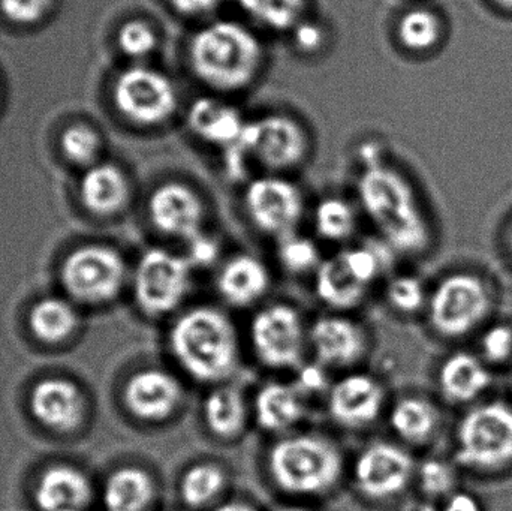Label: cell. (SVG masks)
Segmentation results:
<instances>
[{"mask_svg":"<svg viewBox=\"0 0 512 511\" xmlns=\"http://www.w3.org/2000/svg\"><path fill=\"white\" fill-rule=\"evenodd\" d=\"M363 170L357 179V197L385 245L403 257H421L435 242L432 224L411 182L385 164L381 149L364 144Z\"/></svg>","mask_w":512,"mask_h":511,"instance_id":"cell-1","label":"cell"},{"mask_svg":"<svg viewBox=\"0 0 512 511\" xmlns=\"http://www.w3.org/2000/svg\"><path fill=\"white\" fill-rule=\"evenodd\" d=\"M168 350L183 374L201 384L227 383L240 365V339L231 318L200 305L177 315L168 329Z\"/></svg>","mask_w":512,"mask_h":511,"instance_id":"cell-2","label":"cell"},{"mask_svg":"<svg viewBox=\"0 0 512 511\" xmlns=\"http://www.w3.org/2000/svg\"><path fill=\"white\" fill-rule=\"evenodd\" d=\"M264 62V47L245 24L215 20L189 39L192 74L216 92H239L254 83Z\"/></svg>","mask_w":512,"mask_h":511,"instance_id":"cell-3","label":"cell"},{"mask_svg":"<svg viewBox=\"0 0 512 511\" xmlns=\"http://www.w3.org/2000/svg\"><path fill=\"white\" fill-rule=\"evenodd\" d=\"M271 483L291 497L330 494L345 473L342 450L330 438L313 432H291L277 438L265 456Z\"/></svg>","mask_w":512,"mask_h":511,"instance_id":"cell-4","label":"cell"},{"mask_svg":"<svg viewBox=\"0 0 512 511\" xmlns=\"http://www.w3.org/2000/svg\"><path fill=\"white\" fill-rule=\"evenodd\" d=\"M454 462L483 476L512 470L511 402L484 399L466 408L454 432Z\"/></svg>","mask_w":512,"mask_h":511,"instance_id":"cell-5","label":"cell"},{"mask_svg":"<svg viewBox=\"0 0 512 511\" xmlns=\"http://www.w3.org/2000/svg\"><path fill=\"white\" fill-rule=\"evenodd\" d=\"M495 308L492 287L480 273L456 270L430 290L426 315L439 338L460 341L481 332Z\"/></svg>","mask_w":512,"mask_h":511,"instance_id":"cell-6","label":"cell"},{"mask_svg":"<svg viewBox=\"0 0 512 511\" xmlns=\"http://www.w3.org/2000/svg\"><path fill=\"white\" fill-rule=\"evenodd\" d=\"M192 269L186 255L165 248L144 251L132 273V296L138 311L152 320L176 314L191 291Z\"/></svg>","mask_w":512,"mask_h":511,"instance_id":"cell-7","label":"cell"},{"mask_svg":"<svg viewBox=\"0 0 512 511\" xmlns=\"http://www.w3.org/2000/svg\"><path fill=\"white\" fill-rule=\"evenodd\" d=\"M249 342L255 359L273 371H297L309 350V326L289 303H271L252 317Z\"/></svg>","mask_w":512,"mask_h":511,"instance_id":"cell-8","label":"cell"},{"mask_svg":"<svg viewBox=\"0 0 512 511\" xmlns=\"http://www.w3.org/2000/svg\"><path fill=\"white\" fill-rule=\"evenodd\" d=\"M233 146L245 155L251 167L258 165L270 174H279L303 164L309 153V137L294 117L267 114L248 120Z\"/></svg>","mask_w":512,"mask_h":511,"instance_id":"cell-9","label":"cell"},{"mask_svg":"<svg viewBox=\"0 0 512 511\" xmlns=\"http://www.w3.org/2000/svg\"><path fill=\"white\" fill-rule=\"evenodd\" d=\"M117 111L138 126L164 125L179 108L176 84L165 72L134 65L120 72L113 87Z\"/></svg>","mask_w":512,"mask_h":511,"instance_id":"cell-10","label":"cell"},{"mask_svg":"<svg viewBox=\"0 0 512 511\" xmlns=\"http://www.w3.org/2000/svg\"><path fill=\"white\" fill-rule=\"evenodd\" d=\"M126 281V261L108 246H84L72 252L63 263V285L69 296L81 303L113 302L122 293Z\"/></svg>","mask_w":512,"mask_h":511,"instance_id":"cell-11","label":"cell"},{"mask_svg":"<svg viewBox=\"0 0 512 511\" xmlns=\"http://www.w3.org/2000/svg\"><path fill=\"white\" fill-rule=\"evenodd\" d=\"M243 206L256 230L276 240L297 233L304 215L303 192L279 174L268 173L249 180Z\"/></svg>","mask_w":512,"mask_h":511,"instance_id":"cell-12","label":"cell"},{"mask_svg":"<svg viewBox=\"0 0 512 511\" xmlns=\"http://www.w3.org/2000/svg\"><path fill=\"white\" fill-rule=\"evenodd\" d=\"M417 468L405 447L390 441H375L355 458L352 480L367 500L387 501L399 497L409 488L417 477Z\"/></svg>","mask_w":512,"mask_h":511,"instance_id":"cell-13","label":"cell"},{"mask_svg":"<svg viewBox=\"0 0 512 511\" xmlns=\"http://www.w3.org/2000/svg\"><path fill=\"white\" fill-rule=\"evenodd\" d=\"M147 216L153 230L162 236L188 243L204 233L207 209L192 186L164 182L150 194Z\"/></svg>","mask_w":512,"mask_h":511,"instance_id":"cell-14","label":"cell"},{"mask_svg":"<svg viewBox=\"0 0 512 511\" xmlns=\"http://www.w3.org/2000/svg\"><path fill=\"white\" fill-rule=\"evenodd\" d=\"M185 387L173 372L164 368H144L134 372L123 389L126 410L149 425L170 422L182 410Z\"/></svg>","mask_w":512,"mask_h":511,"instance_id":"cell-15","label":"cell"},{"mask_svg":"<svg viewBox=\"0 0 512 511\" xmlns=\"http://www.w3.org/2000/svg\"><path fill=\"white\" fill-rule=\"evenodd\" d=\"M387 404L384 384L370 374L343 375L328 390L327 410L340 428L360 431L382 416Z\"/></svg>","mask_w":512,"mask_h":511,"instance_id":"cell-16","label":"cell"},{"mask_svg":"<svg viewBox=\"0 0 512 511\" xmlns=\"http://www.w3.org/2000/svg\"><path fill=\"white\" fill-rule=\"evenodd\" d=\"M370 339L358 321L331 314L309 326V350L322 368L349 369L369 353Z\"/></svg>","mask_w":512,"mask_h":511,"instance_id":"cell-17","label":"cell"},{"mask_svg":"<svg viewBox=\"0 0 512 511\" xmlns=\"http://www.w3.org/2000/svg\"><path fill=\"white\" fill-rule=\"evenodd\" d=\"M436 384L448 404L468 408L484 401L493 386V372L480 354L454 351L439 363Z\"/></svg>","mask_w":512,"mask_h":511,"instance_id":"cell-18","label":"cell"},{"mask_svg":"<svg viewBox=\"0 0 512 511\" xmlns=\"http://www.w3.org/2000/svg\"><path fill=\"white\" fill-rule=\"evenodd\" d=\"M307 414L306 396L294 383L267 381L256 390L252 419L267 434L295 432Z\"/></svg>","mask_w":512,"mask_h":511,"instance_id":"cell-19","label":"cell"},{"mask_svg":"<svg viewBox=\"0 0 512 511\" xmlns=\"http://www.w3.org/2000/svg\"><path fill=\"white\" fill-rule=\"evenodd\" d=\"M271 275L268 267L251 254H237L219 267L216 290L233 308H249L264 299L270 290Z\"/></svg>","mask_w":512,"mask_h":511,"instance_id":"cell-20","label":"cell"},{"mask_svg":"<svg viewBox=\"0 0 512 511\" xmlns=\"http://www.w3.org/2000/svg\"><path fill=\"white\" fill-rule=\"evenodd\" d=\"M84 410L86 404L83 395L69 381H41L30 396L33 417L51 431H74L83 422Z\"/></svg>","mask_w":512,"mask_h":511,"instance_id":"cell-21","label":"cell"},{"mask_svg":"<svg viewBox=\"0 0 512 511\" xmlns=\"http://www.w3.org/2000/svg\"><path fill=\"white\" fill-rule=\"evenodd\" d=\"M246 122L234 105L212 96L195 99L186 116L188 128L198 140L221 150L237 143Z\"/></svg>","mask_w":512,"mask_h":511,"instance_id":"cell-22","label":"cell"},{"mask_svg":"<svg viewBox=\"0 0 512 511\" xmlns=\"http://www.w3.org/2000/svg\"><path fill=\"white\" fill-rule=\"evenodd\" d=\"M252 419V404L245 393L230 383L218 384L203 402V420L216 440L233 443L245 435Z\"/></svg>","mask_w":512,"mask_h":511,"instance_id":"cell-23","label":"cell"},{"mask_svg":"<svg viewBox=\"0 0 512 511\" xmlns=\"http://www.w3.org/2000/svg\"><path fill=\"white\" fill-rule=\"evenodd\" d=\"M444 416L433 399L405 395L391 405L388 423L391 431L406 446H429L442 428Z\"/></svg>","mask_w":512,"mask_h":511,"instance_id":"cell-24","label":"cell"},{"mask_svg":"<svg viewBox=\"0 0 512 511\" xmlns=\"http://www.w3.org/2000/svg\"><path fill=\"white\" fill-rule=\"evenodd\" d=\"M131 195L128 177L117 165H90L81 179L80 197L84 207L96 216H114L125 209Z\"/></svg>","mask_w":512,"mask_h":511,"instance_id":"cell-25","label":"cell"},{"mask_svg":"<svg viewBox=\"0 0 512 511\" xmlns=\"http://www.w3.org/2000/svg\"><path fill=\"white\" fill-rule=\"evenodd\" d=\"M92 495V485L81 471L53 467L39 479L35 501L41 511H84L92 501Z\"/></svg>","mask_w":512,"mask_h":511,"instance_id":"cell-26","label":"cell"},{"mask_svg":"<svg viewBox=\"0 0 512 511\" xmlns=\"http://www.w3.org/2000/svg\"><path fill=\"white\" fill-rule=\"evenodd\" d=\"M313 288L319 302L336 312L358 308L370 290L355 278L340 254L321 261L315 272Z\"/></svg>","mask_w":512,"mask_h":511,"instance_id":"cell-27","label":"cell"},{"mask_svg":"<svg viewBox=\"0 0 512 511\" xmlns=\"http://www.w3.org/2000/svg\"><path fill=\"white\" fill-rule=\"evenodd\" d=\"M156 498V482L149 471L135 465L114 471L104 486L107 511H147Z\"/></svg>","mask_w":512,"mask_h":511,"instance_id":"cell-28","label":"cell"},{"mask_svg":"<svg viewBox=\"0 0 512 511\" xmlns=\"http://www.w3.org/2000/svg\"><path fill=\"white\" fill-rule=\"evenodd\" d=\"M228 486V474L216 462H197L183 471L179 482L180 500L192 510L216 506Z\"/></svg>","mask_w":512,"mask_h":511,"instance_id":"cell-29","label":"cell"},{"mask_svg":"<svg viewBox=\"0 0 512 511\" xmlns=\"http://www.w3.org/2000/svg\"><path fill=\"white\" fill-rule=\"evenodd\" d=\"M396 33L405 50L412 53H427L438 48L444 39L445 21L435 9L414 6L400 15Z\"/></svg>","mask_w":512,"mask_h":511,"instance_id":"cell-30","label":"cell"},{"mask_svg":"<svg viewBox=\"0 0 512 511\" xmlns=\"http://www.w3.org/2000/svg\"><path fill=\"white\" fill-rule=\"evenodd\" d=\"M30 330L45 344H59L74 333L77 314L66 300L48 297L33 306L29 317Z\"/></svg>","mask_w":512,"mask_h":511,"instance_id":"cell-31","label":"cell"},{"mask_svg":"<svg viewBox=\"0 0 512 511\" xmlns=\"http://www.w3.org/2000/svg\"><path fill=\"white\" fill-rule=\"evenodd\" d=\"M357 212L342 197H327L316 204L313 225L316 234L327 242H346L357 231Z\"/></svg>","mask_w":512,"mask_h":511,"instance_id":"cell-32","label":"cell"},{"mask_svg":"<svg viewBox=\"0 0 512 511\" xmlns=\"http://www.w3.org/2000/svg\"><path fill=\"white\" fill-rule=\"evenodd\" d=\"M259 26L276 32H291L304 18L307 0H236Z\"/></svg>","mask_w":512,"mask_h":511,"instance_id":"cell-33","label":"cell"},{"mask_svg":"<svg viewBox=\"0 0 512 511\" xmlns=\"http://www.w3.org/2000/svg\"><path fill=\"white\" fill-rule=\"evenodd\" d=\"M276 257L280 267L292 276L315 273L321 264L319 248L309 237L298 233L289 234L276 240Z\"/></svg>","mask_w":512,"mask_h":511,"instance_id":"cell-34","label":"cell"},{"mask_svg":"<svg viewBox=\"0 0 512 511\" xmlns=\"http://www.w3.org/2000/svg\"><path fill=\"white\" fill-rule=\"evenodd\" d=\"M429 294L430 290H427L426 284L412 273L394 275L385 287V300L388 306L405 317L426 312Z\"/></svg>","mask_w":512,"mask_h":511,"instance_id":"cell-35","label":"cell"},{"mask_svg":"<svg viewBox=\"0 0 512 511\" xmlns=\"http://www.w3.org/2000/svg\"><path fill=\"white\" fill-rule=\"evenodd\" d=\"M159 36L146 20H129L117 32V45L125 56L135 60L149 57L158 48Z\"/></svg>","mask_w":512,"mask_h":511,"instance_id":"cell-36","label":"cell"},{"mask_svg":"<svg viewBox=\"0 0 512 511\" xmlns=\"http://www.w3.org/2000/svg\"><path fill=\"white\" fill-rule=\"evenodd\" d=\"M478 354L490 366L512 365V324L489 323L480 332Z\"/></svg>","mask_w":512,"mask_h":511,"instance_id":"cell-37","label":"cell"},{"mask_svg":"<svg viewBox=\"0 0 512 511\" xmlns=\"http://www.w3.org/2000/svg\"><path fill=\"white\" fill-rule=\"evenodd\" d=\"M459 465L454 462L430 459L417 468V477L421 491L429 497H444L457 491V470Z\"/></svg>","mask_w":512,"mask_h":511,"instance_id":"cell-38","label":"cell"},{"mask_svg":"<svg viewBox=\"0 0 512 511\" xmlns=\"http://www.w3.org/2000/svg\"><path fill=\"white\" fill-rule=\"evenodd\" d=\"M60 146L69 161L77 165H93L101 152V138L89 126L75 125L66 129Z\"/></svg>","mask_w":512,"mask_h":511,"instance_id":"cell-39","label":"cell"},{"mask_svg":"<svg viewBox=\"0 0 512 511\" xmlns=\"http://www.w3.org/2000/svg\"><path fill=\"white\" fill-rule=\"evenodd\" d=\"M51 0H0V11L12 23L33 24L41 20Z\"/></svg>","mask_w":512,"mask_h":511,"instance_id":"cell-40","label":"cell"},{"mask_svg":"<svg viewBox=\"0 0 512 511\" xmlns=\"http://www.w3.org/2000/svg\"><path fill=\"white\" fill-rule=\"evenodd\" d=\"M292 44L304 54L318 53L324 47L327 33L321 23L303 18L291 30Z\"/></svg>","mask_w":512,"mask_h":511,"instance_id":"cell-41","label":"cell"},{"mask_svg":"<svg viewBox=\"0 0 512 511\" xmlns=\"http://www.w3.org/2000/svg\"><path fill=\"white\" fill-rule=\"evenodd\" d=\"M188 245V258L189 263L192 267L195 266H210L215 263L216 258L219 257V246L218 242L212 237L207 236L206 233L200 234V236L192 239L191 242L186 243Z\"/></svg>","mask_w":512,"mask_h":511,"instance_id":"cell-42","label":"cell"},{"mask_svg":"<svg viewBox=\"0 0 512 511\" xmlns=\"http://www.w3.org/2000/svg\"><path fill=\"white\" fill-rule=\"evenodd\" d=\"M174 11L186 17H206L221 6L224 0H168Z\"/></svg>","mask_w":512,"mask_h":511,"instance_id":"cell-43","label":"cell"},{"mask_svg":"<svg viewBox=\"0 0 512 511\" xmlns=\"http://www.w3.org/2000/svg\"><path fill=\"white\" fill-rule=\"evenodd\" d=\"M442 511H483V506L475 495L466 491H456L445 498Z\"/></svg>","mask_w":512,"mask_h":511,"instance_id":"cell-44","label":"cell"},{"mask_svg":"<svg viewBox=\"0 0 512 511\" xmlns=\"http://www.w3.org/2000/svg\"><path fill=\"white\" fill-rule=\"evenodd\" d=\"M321 365L316 363V368H307L300 372V383L297 384L304 395L310 390H318L324 384V374L321 372Z\"/></svg>","mask_w":512,"mask_h":511,"instance_id":"cell-45","label":"cell"},{"mask_svg":"<svg viewBox=\"0 0 512 511\" xmlns=\"http://www.w3.org/2000/svg\"><path fill=\"white\" fill-rule=\"evenodd\" d=\"M210 511H256V509L251 503H246V501L231 500L216 504Z\"/></svg>","mask_w":512,"mask_h":511,"instance_id":"cell-46","label":"cell"},{"mask_svg":"<svg viewBox=\"0 0 512 511\" xmlns=\"http://www.w3.org/2000/svg\"><path fill=\"white\" fill-rule=\"evenodd\" d=\"M493 5L498 6L501 11L512 14V0H492Z\"/></svg>","mask_w":512,"mask_h":511,"instance_id":"cell-47","label":"cell"},{"mask_svg":"<svg viewBox=\"0 0 512 511\" xmlns=\"http://www.w3.org/2000/svg\"><path fill=\"white\" fill-rule=\"evenodd\" d=\"M507 248H508V252H510V255L512 257V222L510 224V227H508V230H507Z\"/></svg>","mask_w":512,"mask_h":511,"instance_id":"cell-48","label":"cell"},{"mask_svg":"<svg viewBox=\"0 0 512 511\" xmlns=\"http://www.w3.org/2000/svg\"><path fill=\"white\" fill-rule=\"evenodd\" d=\"M277 511H313V510L306 509V507L291 506V507H283V509H279Z\"/></svg>","mask_w":512,"mask_h":511,"instance_id":"cell-49","label":"cell"},{"mask_svg":"<svg viewBox=\"0 0 512 511\" xmlns=\"http://www.w3.org/2000/svg\"><path fill=\"white\" fill-rule=\"evenodd\" d=\"M66 511H80V510H66Z\"/></svg>","mask_w":512,"mask_h":511,"instance_id":"cell-50","label":"cell"}]
</instances>
